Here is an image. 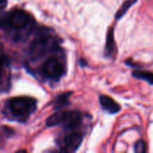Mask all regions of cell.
I'll list each match as a JSON object with an SVG mask.
<instances>
[{
	"label": "cell",
	"instance_id": "obj_1",
	"mask_svg": "<svg viewBox=\"0 0 153 153\" xmlns=\"http://www.w3.org/2000/svg\"><path fill=\"white\" fill-rule=\"evenodd\" d=\"M37 101L30 97L20 96L7 100L6 108L13 117L24 122L36 110Z\"/></svg>",
	"mask_w": 153,
	"mask_h": 153
},
{
	"label": "cell",
	"instance_id": "obj_2",
	"mask_svg": "<svg viewBox=\"0 0 153 153\" xmlns=\"http://www.w3.org/2000/svg\"><path fill=\"white\" fill-rule=\"evenodd\" d=\"M32 17L24 10L14 9L0 16V28L4 30H22L31 23Z\"/></svg>",
	"mask_w": 153,
	"mask_h": 153
},
{
	"label": "cell",
	"instance_id": "obj_3",
	"mask_svg": "<svg viewBox=\"0 0 153 153\" xmlns=\"http://www.w3.org/2000/svg\"><path fill=\"white\" fill-rule=\"evenodd\" d=\"M57 48V43L55 39L49 35L43 33L36 38L29 48V56L32 61L44 56L48 52L54 50Z\"/></svg>",
	"mask_w": 153,
	"mask_h": 153
},
{
	"label": "cell",
	"instance_id": "obj_4",
	"mask_svg": "<svg viewBox=\"0 0 153 153\" xmlns=\"http://www.w3.org/2000/svg\"><path fill=\"white\" fill-rule=\"evenodd\" d=\"M41 73L47 79L57 82L65 74V66L57 57H50L43 64Z\"/></svg>",
	"mask_w": 153,
	"mask_h": 153
},
{
	"label": "cell",
	"instance_id": "obj_5",
	"mask_svg": "<svg viewBox=\"0 0 153 153\" xmlns=\"http://www.w3.org/2000/svg\"><path fill=\"white\" fill-rule=\"evenodd\" d=\"M82 134L78 132H71L67 135H65L60 143V150L65 152H76L82 142Z\"/></svg>",
	"mask_w": 153,
	"mask_h": 153
},
{
	"label": "cell",
	"instance_id": "obj_6",
	"mask_svg": "<svg viewBox=\"0 0 153 153\" xmlns=\"http://www.w3.org/2000/svg\"><path fill=\"white\" fill-rule=\"evenodd\" d=\"M82 114L79 111H67L65 120L63 124L67 131H74L82 125Z\"/></svg>",
	"mask_w": 153,
	"mask_h": 153
},
{
	"label": "cell",
	"instance_id": "obj_7",
	"mask_svg": "<svg viewBox=\"0 0 153 153\" xmlns=\"http://www.w3.org/2000/svg\"><path fill=\"white\" fill-rule=\"evenodd\" d=\"M100 103L101 108L110 114L118 113L121 109L120 105L117 102H116L112 98L107 95H101L100 97Z\"/></svg>",
	"mask_w": 153,
	"mask_h": 153
},
{
	"label": "cell",
	"instance_id": "obj_8",
	"mask_svg": "<svg viewBox=\"0 0 153 153\" xmlns=\"http://www.w3.org/2000/svg\"><path fill=\"white\" fill-rule=\"evenodd\" d=\"M66 112L65 110L59 109L57 110L55 114L51 115L46 121V126L48 127H52V126H56L58 125H63L65 120V117H66Z\"/></svg>",
	"mask_w": 153,
	"mask_h": 153
},
{
	"label": "cell",
	"instance_id": "obj_9",
	"mask_svg": "<svg viewBox=\"0 0 153 153\" xmlns=\"http://www.w3.org/2000/svg\"><path fill=\"white\" fill-rule=\"evenodd\" d=\"M116 48L115 45V39H114V29L110 28L108 32L107 36V43H106V48H105V55L107 56H111L114 54Z\"/></svg>",
	"mask_w": 153,
	"mask_h": 153
},
{
	"label": "cell",
	"instance_id": "obj_10",
	"mask_svg": "<svg viewBox=\"0 0 153 153\" xmlns=\"http://www.w3.org/2000/svg\"><path fill=\"white\" fill-rule=\"evenodd\" d=\"M71 94H72V92H65V93L60 94L56 98V100L55 102V106H56V110L62 109L63 108L66 107L69 104V98H70Z\"/></svg>",
	"mask_w": 153,
	"mask_h": 153
},
{
	"label": "cell",
	"instance_id": "obj_11",
	"mask_svg": "<svg viewBox=\"0 0 153 153\" xmlns=\"http://www.w3.org/2000/svg\"><path fill=\"white\" fill-rule=\"evenodd\" d=\"M133 76L137 78V79H140V80H143L147 82H149L150 84H152L153 79H152V73H149V72H145V71H134L133 72Z\"/></svg>",
	"mask_w": 153,
	"mask_h": 153
},
{
	"label": "cell",
	"instance_id": "obj_12",
	"mask_svg": "<svg viewBox=\"0 0 153 153\" xmlns=\"http://www.w3.org/2000/svg\"><path fill=\"white\" fill-rule=\"evenodd\" d=\"M136 1H137V0H126V2H124L123 4H122V6L120 7V9H119V10L117 11V13H116V19H120V18H122V17L125 15V13L127 12V10H128L133 4H134Z\"/></svg>",
	"mask_w": 153,
	"mask_h": 153
},
{
	"label": "cell",
	"instance_id": "obj_13",
	"mask_svg": "<svg viewBox=\"0 0 153 153\" xmlns=\"http://www.w3.org/2000/svg\"><path fill=\"white\" fill-rule=\"evenodd\" d=\"M146 150V144L143 140H139L134 145V152L136 153H144Z\"/></svg>",
	"mask_w": 153,
	"mask_h": 153
},
{
	"label": "cell",
	"instance_id": "obj_14",
	"mask_svg": "<svg viewBox=\"0 0 153 153\" xmlns=\"http://www.w3.org/2000/svg\"><path fill=\"white\" fill-rule=\"evenodd\" d=\"M0 132H1V134H3V136L4 137H5V138H9V137H11V136H13V131L11 129V128H9V127H7V126H1L0 127ZM2 138V135H0V140H2L1 139Z\"/></svg>",
	"mask_w": 153,
	"mask_h": 153
},
{
	"label": "cell",
	"instance_id": "obj_15",
	"mask_svg": "<svg viewBox=\"0 0 153 153\" xmlns=\"http://www.w3.org/2000/svg\"><path fill=\"white\" fill-rule=\"evenodd\" d=\"M8 64H9V58L6 56H4V55L0 56V77L3 74L4 68L6 65H8Z\"/></svg>",
	"mask_w": 153,
	"mask_h": 153
},
{
	"label": "cell",
	"instance_id": "obj_16",
	"mask_svg": "<svg viewBox=\"0 0 153 153\" xmlns=\"http://www.w3.org/2000/svg\"><path fill=\"white\" fill-rule=\"evenodd\" d=\"M7 4V0H0V11L4 9Z\"/></svg>",
	"mask_w": 153,
	"mask_h": 153
}]
</instances>
